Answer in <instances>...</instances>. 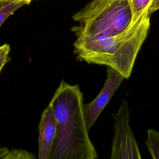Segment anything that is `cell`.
I'll return each mask as SVG.
<instances>
[{"label":"cell","mask_w":159,"mask_h":159,"mask_svg":"<svg viewBox=\"0 0 159 159\" xmlns=\"http://www.w3.org/2000/svg\"><path fill=\"white\" fill-rule=\"evenodd\" d=\"M31 0H0V27L7 17L20 7L30 4Z\"/></svg>","instance_id":"obj_7"},{"label":"cell","mask_w":159,"mask_h":159,"mask_svg":"<svg viewBox=\"0 0 159 159\" xmlns=\"http://www.w3.org/2000/svg\"><path fill=\"white\" fill-rule=\"evenodd\" d=\"M106 71L107 78L100 93L93 101L83 105L84 116L88 130L94 124L124 78L120 73L110 66H107Z\"/></svg>","instance_id":"obj_5"},{"label":"cell","mask_w":159,"mask_h":159,"mask_svg":"<svg viewBox=\"0 0 159 159\" xmlns=\"http://www.w3.org/2000/svg\"><path fill=\"white\" fill-rule=\"evenodd\" d=\"M73 19L79 23L71 28L76 37L113 36L130 25L132 12L128 0H93Z\"/></svg>","instance_id":"obj_3"},{"label":"cell","mask_w":159,"mask_h":159,"mask_svg":"<svg viewBox=\"0 0 159 159\" xmlns=\"http://www.w3.org/2000/svg\"><path fill=\"white\" fill-rule=\"evenodd\" d=\"M9 150L5 147L0 148V159H4V157L7 155Z\"/></svg>","instance_id":"obj_13"},{"label":"cell","mask_w":159,"mask_h":159,"mask_svg":"<svg viewBox=\"0 0 159 159\" xmlns=\"http://www.w3.org/2000/svg\"><path fill=\"white\" fill-rule=\"evenodd\" d=\"M36 157L33 153L21 149H12L9 150L4 159H33Z\"/></svg>","instance_id":"obj_10"},{"label":"cell","mask_w":159,"mask_h":159,"mask_svg":"<svg viewBox=\"0 0 159 159\" xmlns=\"http://www.w3.org/2000/svg\"><path fill=\"white\" fill-rule=\"evenodd\" d=\"M39 159H49L57 135V121L51 103L43 111L39 125Z\"/></svg>","instance_id":"obj_6"},{"label":"cell","mask_w":159,"mask_h":159,"mask_svg":"<svg viewBox=\"0 0 159 159\" xmlns=\"http://www.w3.org/2000/svg\"><path fill=\"white\" fill-rule=\"evenodd\" d=\"M10 52L9 45L6 43L0 46V72L6 63L10 60L9 53Z\"/></svg>","instance_id":"obj_11"},{"label":"cell","mask_w":159,"mask_h":159,"mask_svg":"<svg viewBox=\"0 0 159 159\" xmlns=\"http://www.w3.org/2000/svg\"><path fill=\"white\" fill-rule=\"evenodd\" d=\"M132 9V23L135 22L148 9L152 0H128Z\"/></svg>","instance_id":"obj_9"},{"label":"cell","mask_w":159,"mask_h":159,"mask_svg":"<svg viewBox=\"0 0 159 159\" xmlns=\"http://www.w3.org/2000/svg\"><path fill=\"white\" fill-rule=\"evenodd\" d=\"M159 9V0H152V3L148 9V12L150 15L155 11Z\"/></svg>","instance_id":"obj_12"},{"label":"cell","mask_w":159,"mask_h":159,"mask_svg":"<svg viewBox=\"0 0 159 159\" xmlns=\"http://www.w3.org/2000/svg\"><path fill=\"white\" fill-rule=\"evenodd\" d=\"M2 1H10V0H2ZM32 1V0H31Z\"/></svg>","instance_id":"obj_14"},{"label":"cell","mask_w":159,"mask_h":159,"mask_svg":"<svg viewBox=\"0 0 159 159\" xmlns=\"http://www.w3.org/2000/svg\"><path fill=\"white\" fill-rule=\"evenodd\" d=\"M150 27V15L146 11L117 35L77 36L74 52L78 60L110 66L127 79Z\"/></svg>","instance_id":"obj_2"},{"label":"cell","mask_w":159,"mask_h":159,"mask_svg":"<svg viewBox=\"0 0 159 159\" xmlns=\"http://www.w3.org/2000/svg\"><path fill=\"white\" fill-rule=\"evenodd\" d=\"M146 145L151 156L154 159H159V132L154 129H148Z\"/></svg>","instance_id":"obj_8"},{"label":"cell","mask_w":159,"mask_h":159,"mask_svg":"<svg viewBox=\"0 0 159 159\" xmlns=\"http://www.w3.org/2000/svg\"><path fill=\"white\" fill-rule=\"evenodd\" d=\"M112 116L114 119V135L111 158L141 159L137 142L129 125V111L126 100H122L117 112Z\"/></svg>","instance_id":"obj_4"},{"label":"cell","mask_w":159,"mask_h":159,"mask_svg":"<svg viewBox=\"0 0 159 159\" xmlns=\"http://www.w3.org/2000/svg\"><path fill=\"white\" fill-rule=\"evenodd\" d=\"M50 102L57 135L49 159H96L98 154L89 137L79 86L62 80Z\"/></svg>","instance_id":"obj_1"}]
</instances>
